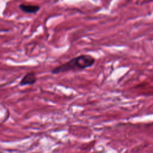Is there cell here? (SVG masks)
Segmentation results:
<instances>
[{
  "label": "cell",
  "mask_w": 153,
  "mask_h": 153,
  "mask_svg": "<svg viewBox=\"0 0 153 153\" xmlns=\"http://www.w3.org/2000/svg\"><path fill=\"white\" fill-rule=\"evenodd\" d=\"M95 63V59L93 56L89 55H81L53 68L51 72L53 74H58L63 72L83 70L92 67Z\"/></svg>",
  "instance_id": "1"
},
{
  "label": "cell",
  "mask_w": 153,
  "mask_h": 153,
  "mask_svg": "<svg viewBox=\"0 0 153 153\" xmlns=\"http://www.w3.org/2000/svg\"><path fill=\"white\" fill-rule=\"evenodd\" d=\"M37 80L36 74L34 72H30L24 75L19 83L20 86H25V85H33L36 83Z\"/></svg>",
  "instance_id": "2"
},
{
  "label": "cell",
  "mask_w": 153,
  "mask_h": 153,
  "mask_svg": "<svg viewBox=\"0 0 153 153\" xmlns=\"http://www.w3.org/2000/svg\"><path fill=\"white\" fill-rule=\"evenodd\" d=\"M19 9L25 13H29V14H34V13H37L39 10V7L38 6H34V5H26V4H20L19 6Z\"/></svg>",
  "instance_id": "3"
},
{
  "label": "cell",
  "mask_w": 153,
  "mask_h": 153,
  "mask_svg": "<svg viewBox=\"0 0 153 153\" xmlns=\"http://www.w3.org/2000/svg\"><path fill=\"white\" fill-rule=\"evenodd\" d=\"M151 1H153V0H151Z\"/></svg>",
  "instance_id": "4"
}]
</instances>
